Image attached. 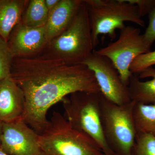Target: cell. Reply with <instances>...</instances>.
Listing matches in <instances>:
<instances>
[{"instance_id": "cell-1", "label": "cell", "mask_w": 155, "mask_h": 155, "mask_svg": "<svg viewBox=\"0 0 155 155\" xmlns=\"http://www.w3.org/2000/svg\"><path fill=\"white\" fill-rule=\"evenodd\" d=\"M11 78L25 96L22 118L38 134L48 120L50 108L78 92H100L93 72L84 64H68L39 55L14 58Z\"/></svg>"}, {"instance_id": "cell-2", "label": "cell", "mask_w": 155, "mask_h": 155, "mask_svg": "<svg viewBox=\"0 0 155 155\" xmlns=\"http://www.w3.org/2000/svg\"><path fill=\"white\" fill-rule=\"evenodd\" d=\"M94 48L88 11L83 1L69 27L49 42L40 55L68 64H79L88 58Z\"/></svg>"}, {"instance_id": "cell-3", "label": "cell", "mask_w": 155, "mask_h": 155, "mask_svg": "<svg viewBox=\"0 0 155 155\" xmlns=\"http://www.w3.org/2000/svg\"><path fill=\"white\" fill-rule=\"evenodd\" d=\"M39 143L43 155H106L93 140L74 129L57 111L39 134Z\"/></svg>"}, {"instance_id": "cell-4", "label": "cell", "mask_w": 155, "mask_h": 155, "mask_svg": "<svg viewBox=\"0 0 155 155\" xmlns=\"http://www.w3.org/2000/svg\"><path fill=\"white\" fill-rule=\"evenodd\" d=\"M101 92H78L63 101L64 117L75 130L88 136L106 155H117L109 147L104 132L101 115Z\"/></svg>"}, {"instance_id": "cell-5", "label": "cell", "mask_w": 155, "mask_h": 155, "mask_svg": "<svg viewBox=\"0 0 155 155\" xmlns=\"http://www.w3.org/2000/svg\"><path fill=\"white\" fill-rule=\"evenodd\" d=\"M88 11L94 47L98 45L100 35L116 37V29L121 30L125 22L144 27V21L135 5L124 0H84Z\"/></svg>"}, {"instance_id": "cell-6", "label": "cell", "mask_w": 155, "mask_h": 155, "mask_svg": "<svg viewBox=\"0 0 155 155\" xmlns=\"http://www.w3.org/2000/svg\"><path fill=\"white\" fill-rule=\"evenodd\" d=\"M135 102L123 105L111 102L101 94V115L107 143L117 155H131L137 134L133 117Z\"/></svg>"}, {"instance_id": "cell-7", "label": "cell", "mask_w": 155, "mask_h": 155, "mask_svg": "<svg viewBox=\"0 0 155 155\" xmlns=\"http://www.w3.org/2000/svg\"><path fill=\"white\" fill-rule=\"evenodd\" d=\"M150 48L139 28L125 26L120 30L117 40L94 51L110 60L122 82L128 86L133 75L130 71V65L137 57L150 51Z\"/></svg>"}, {"instance_id": "cell-8", "label": "cell", "mask_w": 155, "mask_h": 155, "mask_svg": "<svg viewBox=\"0 0 155 155\" xmlns=\"http://www.w3.org/2000/svg\"><path fill=\"white\" fill-rule=\"evenodd\" d=\"M93 72L105 98L118 105L130 102L128 86L122 82L119 72L110 60L94 51L81 63Z\"/></svg>"}, {"instance_id": "cell-9", "label": "cell", "mask_w": 155, "mask_h": 155, "mask_svg": "<svg viewBox=\"0 0 155 155\" xmlns=\"http://www.w3.org/2000/svg\"><path fill=\"white\" fill-rule=\"evenodd\" d=\"M0 148L9 155H43L38 134L22 118L3 122Z\"/></svg>"}, {"instance_id": "cell-10", "label": "cell", "mask_w": 155, "mask_h": 155, "mask_svg": "<svg viewBox=\"0 0 155 155\" xmlns=\"http://www.w3.org/2000/svg\"><path fill=\"white\" fill-rule=\"evenodd\" d=\"M7 42L14 58L36 57L48 43L45 27L32 28L21 22L13 28Z\"/></svg>"}, {"instance_id": "cell-11", "label": "cell", "mask_w": 155, "mask_h": 155, "mask_svg": "<svg viewBox=\"0 0 155 155\" xmlns=\"http://www.w3.org/2000/svg\"><path fill=\"white\" fill-rule=\"evenodd\" d=\"M25 105L23 92L11 77L0 81V120L2 122H11L22 118Z\"/></svg>"}, {"instance_id": "cell-12", "label": "cell", "mask_w": 155, "mask_h": 155, "mask_svg": "<svg viewBox=\"0 0 155 155\" xmlns=\"http://www.w3.org/2000/svg\"><path fill=\"white\" fill-rule=\"evenodd\" d=\"M83 3L82 0H60L58 5L49 11L45 26L48 42L69 27Z\"/></svg>"}, {"instance_id": "cell-13", "label": "cell", "mask_w": 155, "mask_h": 155, "mask_svg": "<svg viewBox=\"0 0 155 155\" xmlns=\"http://www.w3.org/2000/svg\"><path fill=\"white\" fill-rule=\"evenodd\" d=\"M131 101L155 104V68L149 67L139 74H133L128 85Z\"/></svg>"}, {"instance_id": "cell-14", "label": "cell", "mask_w": 155, "mask_h": 155, "mask_svg": "<svg viewBox=\"0 0 155 155\" xmlns=\"http://www.w3.org/2000/svg\"><path fill=\"white\" fill-rule=\"evenodd\" d=\"M28 0H0V37L7 41L11 31L21 22Z\"/></svg>"}, {"instance_id": "cell-15", "label": "cell", "mask_w": 155, "mask_h": 155, "mask_svg": "<svg viewBox=\"0 0 155 155\" xmlns=\"http://www.w3.org/2000/svg\"><path fill=\"white\" fill-rule=\"evenodd\" d=\"M133 117L137 133L155 137V104L135 102Z\"/></svg>"}, {"instance_id": "cell-16", "label": "cell", "mask_w": 155, "mask_h": 155, "mask_svg": "<svg viewBox=\"0 0 155 155\" xmlns=\"http://www.w3.org/2000/svg\"><path fill=\"white\" fill-rule=\"evenodd\" d=\"M49 13L45 0H30L22 14L21 22L32 28L45 27Z\"/></svg>"}, {"instance_id": "cell-17", "label": "cell", "mask_w": 155, "mask_h": 155, "mask_svg": "<svg viewBox=\"0 0 155 155\" xmlns=\"http://www.w3.org/2000/svg\"><path fill=\"white\" fill-rule=\"evenodd\" d=\"M131 155H155V137L137 133Z\"/></svg>"}, {"instance_id": "cell-18", "label": "cell", "mask_w": 155, "mask_h": 155, "mask_svg": "<svg viewBox=\"0 0 155 155\" xmlns=\"http://www.w3.org/2000/svg\"><path fill=\"white\" fill-rule=\"evenodd\" d=\"M14 59L7 42L0 37V81L11 77Z\"/></svg>"}, {"instance_id": "cell-19", "label": "cell", "mask_w": 155, "mask_h": 155, "mask_svg": "<svg viewBox=\"0 0 155 155\" xmlns=\"http://www.w3.org/2000/svg\"><path fill=\"white\" fill-rule=\"evenodd\" d=\"M153 66H155V50L140 55L136 58L130 65V71L132 74H139Z\"/></svg>"}, {"instance_id": "cell-20", "label": "cell", "mask_w": 155, "mask_h": 155, "mask_svg": "<svg viewBox=\"0 0 155 155\" xmlns=\"http://www.w3.org/2000/svg\"><path fill=\"white\" fill-rule=\"evenodd\" d=\"M125 2L135 5L142 17L150 14L155 7V0H124Z\"/></svg>"}, {"instance_id": "cell-21", "label": "cell", "mask_w": 155, "mask_h": 155, "mask_svg": "<svg viewBox=\"0 0 155 155\" xmlns=\"http://www.w3.org/2000/svg\"><path fill=\"white\" fill-rule=\"evenodd\" d=\"M143 35L147 42L151 46L155 41V7L149 14V25Z\"/></svg>"}, {"instance_id": "cell-22", "label": "cell", "mask_w": 155, "mask_h": 155, "mask_svg": "<svg viewBox=\"0 0 155 155\" xmlns=\"http://www.w3.org/2000/svg\"><path fill=\"white\" fill-rule=\"evenodd\" d=\"M59 2L60 0H45V4L49 12L54 9Z\"/></svg>"}, {"instance_id": "cell-23", "label": "cell", "mask_w": 155, "mask_h": 155, "mask_svg": "<svg viewBox=\"0 0 155 155\" xmlns=\"http://www.w3.org/2000/svg\"><path fill=\"white\" fill-rule=\"evenodd\" d=\"M3 122L0 120V143H1V136H2V130Z\"/></svg>"}, {"instance_id": "cell-24", "label": "cell", "mask_w": 155, "mask_h": 155, "mask_svg": "<svg viewBox=\"0 0 155 155\" xmlns=\"http://www.w3.org/2000/svg\"><path fill=\"white\" fill-rule=\"evenodd\" d=\"M0 155H9L6 153L5 152L3 151L0 148Z\"/></svg>"}]
</instances>
